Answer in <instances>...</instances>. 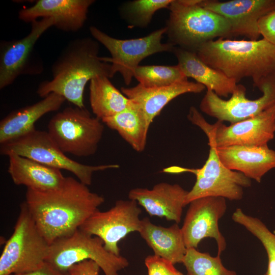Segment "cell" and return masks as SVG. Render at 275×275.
Returning <instances> with one entry per match:
<instances>
[{
    "label": "cell",
    "mask_w": 275,
    "mask_h": 275,
    "mask_svg": "<svg viewBox=\"0 0 275 275\" xmlns=\"http://www.w3.org/2000/svg\"><path fill=\"white\" fill-rule=\"evenodd\" d=\"M24 202L39 230L50 245L79 229L98 210L104 198L78 180L65 177L57 189L27 188Z\"/></svg>",
    "instance_id": "cell-1"
},
{
    "label": "cell",
    "mask_w": 275,
    "mask_h": 275,
    "mask_svg": "<svg viewBox=\"0 0 275 275\" xmlns=\"http://www.w3.org/2000/svg\"><path fill=\"white\" fill-rule=\"evenodd\" d=\"M98 42L89 37L74 39L64 48L51 66L52 79L41 82L37 93L44 98L54 93L75 106L85 108L86 84L98 76L113 77L112 64L98 56Z\"/></svg>",
    "instance_id": "cell-2"
},
{
    "label": "cell",
    "mask_w": 275,
    "mask_h": 275,
    "mask_svg": "<svg viewBox=\"0 0 275 275\" xmlns=\"http://www.w3.org/2000/svg\"><path fill=\"white\" fill-rule=\"evenodd\" d=\"M196 52L206 64L237 83L250 77L257 87L263 79L275 76V45L264 38H220L203 44Z\"/></svg>",
    "instance_id": "cell-3"
},
{
    "label": "cell",
    "mask_w": 275,
    "mask_h": 275,
    "mask_svg": "<svg viewBox=\"0 0 275 275\" xmlns=\"http://www.w3.org/2000/svg\"><path fill=\"white\" fill-rule=\"evenodd\" d=\"M201 0H173L167 33L174 46L196 52L203 44L215 38L231 36L228 21L201 4Z\"/></svg>",
    "instance_id": "cell-4"
},
{
    "label": "cell",
    "mask_w": 275,
    "mask_h": 275,
    "mask_svg": "<svg viewBox=\"0 0 275 275\" xmlns=\"http://www.w3.org/2000/svg\"><path fill=\"white\" fill-rule=\"evenodd\" d=\"M0 257V275L35 270L46 262L50 245L39 230L23 202Z\"/></svg>",
    "instance_id": "cell-5"
},
{
    "label": "cell",
    "mask_w": 275,
    "mask_h": 275,
    "mask_svg": "<svg viewBox=\"0 0 275 275\" xmlns=\"http://www.w3.org/2000/svg\"><path fill=\"white\" fill-rule=\"evenodd\" d=\"M101 121L86 108L67 107L51 118L47 132L65 154L88 157L96 152L102 138Z\"/></svg>",
    "instance_id": "cell-6"
},
{
    "label": "cell",
    "mask_w": 275,
    "mask_h": 275,
    "mask_svg": "<svg viewBox=\"0 0 275 275\" xmlns=\"http://www.w3.org/2000/svg\"><path fill=\"white\" fill-rule=\"evenodd\" d=\"M12 152L35 160L46 166L73 174L81 183L90 185L93 174L98 171L117 169V164L97 166L80 163L68 157L58 146L47 131L36 130L1 145L0 153Z\"/></svg>",
    "instance_id": "cell-7"
},
{
    "label": "cell",
    "mask_w": 275,
    "mask_h": 275,
    "mask_svg": "<svg viewBox=\"0 0 275 275\" xmlns=\"http://www.w3.org/2000/svg\"><path fill=\"white\" fill-rule=\"evenodd\" d=\"M88 260L96 262L105 275H119L129 265L128 260L107 251L103 240L80 229L73 234L50 244L46 262L58 271L67 274L73 265Z\"/></svg>",
    "instance_id": "cell-8"
},
{
    "label": "cell",
    "mask_w": 275,
    "mask_h": 275,
    "mask_svg": "<svg viewBox=\"0 0 275 275\" xmlns=\"http://www.w3.org/2000/svg\"><path fill=\"white\" fill-rule=\"evenodd\" d=\"M89 30L93 38L109 52L111 57L103 59L112 64L113 76L120 73L126 85L130 84L136 68L143 59L156 53L173 51L175 48L170 42H161L166 26L142 38L125 40L112 37L94 26Z\"/></svg>",
    "instance_id": "cell-9"
},
{
    "label": "cell",
    "mask_w": 275,
    "mask_h": 275,
    "mask_svg": "<svg viewBox=\"0 0 275 275\" xmlns=\"http://www.w3.org/2000/svg\"><path fill=\"white\" fill-rule=\"evenodd\" d=\"M52 18H43L31 23L30 33L24 37L0 43V89L11 85L21 75H38L43 71V63L35 51V45L50 28Z\"/></svg>",
    "instance_id": "cell-10"
},
{
    "label": "cell",
    "mask_w": 275,
    "mask_h": 275,
    "mask_svg": "<svg viewBox=\"0 0 275 275\" xmlns=\"http://www.w3.org/2000/svg\"><path fill=\"white\" fill-rule=\"evenodd\" d=\"M191 122L212 136L216 147L233 145H267L275 133V105L259 114L226 126L217 121L208 123L199 113L195 114Z\"/></svg>",
    "instance_id": "cell-11"
},
{
    "label": "cell",
    "mask_w": 275,
    "mask_h": 275,
    "mask_svg": "<svg viewBox=\"0 0 275 275\" xmlns=\"http://www.w3.org/2000/svg\"><path fill=\"white\" fill-rule=\"evenodd\" d=\"M256 87L262 95L256 99L246 97L245 87L237 84L228 100H224L210 90L202 99L200 108L217 121L235 123L255 116L275 105V76L263 79Z\"/></svg>",
    "instance_id": "cell-12"
},
{
    "label": "cell",
    "mask_w": 275,
    "mask_h": 275,
    "mask_svg": "<svg viewBox=\"0 0 275 275\" xmlns=\"http://www.w3.org/2000/svg\"><path fill=\"white\" fill-rule=\"evenodd\" d=\"M138 204L130 199L118 200L109 210L95 211L79 229L101 238L109 252L121 255L118 242L130 233L139 232L140 228L142 211Z\"/></svg>",
    "instance_id": "cell-13"
},
{
    "label": "cell",
    "mask_w": 275,
    "mask_h": 275,
    "mask_svg": "<svg viewBox=\"0 0 275 275\" xmlns=\"http://www.w3.org/2000/svg\"><path fill=\"white\" fill-rule=\"evenodd\" d=\"M181 228L187 249H197L205 238L215 239L217 255L226 248L225 238L218 227V221L226 212V199L219 197L199 198L191 201Z\"/></svg>",
    "instance_id": "cell-14"
},
{
    "label": "cell",
    "mask_w": 275,
    "mask_h": 275,
    "mask_svg": "<svg viewBox=\"0 0 275 275\" xmlns=\"http://www.w3.org/2000/svg\"><path fill=\"white\" fill-rule=\"evenodd\" d=\"M201 4L228 21L231 36H243L250 40L259 39L260 19L275 11V0H201Z\"/></svg>",
    "instance_id": "cell-15"
},
{
    "label": "cell",
    "mask_w": 275,
    "mask_h": 275,
    "mask_svg": "<svg viewBox=\"0 0 275 275\" xmlns=\"http://www.w3.org/2000/svg\"><path fill=\"white\" fill-rule=\"evenodd\" d=\"M93 0H38L29 8L21 9L18 18L26 23L39 18H52L54 26L66 32L81 29L87 19L89 9Z\"/></svg>",
    "instance_id": "cell-16"
},
{
    "label": "cell",
    "mask_w": 275,
    "mask_h": 275,
    "mask_svg": "<svg viewBox=\"0 0 275 275\" xmlns=\"http://www.w3.org/2000/svg\"><path fill=\"white\" fill-rule=\"evenodd\" d=\"M188 192L178 184L160 182L151 189H132L128 197L142 206L151 216L164 217L178 224Z\"/></svg>",
    "instance_id": "cell-17"
},
{
    "label": "cell",
    "mask_w": 275,
    "mask_h": 275,
    "mask_svg": "<svg viewBox=\"0 0 275 275\" xmlns=\"http://www.w3.org/2000/svg\"><path fill=\"white\" fill-rule=\"evenodd\" d=\"M216 152L226 168L240 172L258 183L265 174L275 168V151L268 145L219 147Z\"/></svg>",
    "instance_id": "cell-18"
},
{
    "label": "cell",
    "mask_w": 275,
    "mask_h": 275,
    "mask_svg": "<svg viewBox=\"0 0 275 275\" xmlns=\"http://www.w3.org/2000/svg\"><path fill=\"white\" fill-rule=\"evenodd\" d=\"M205 89L202 84L185 80L158 88H147L138 84L131 88L122 87L121 91L138 105L151 125L154 118L173 99L185 93H199Z\"/></svg>",
    "instance_id": "cell-19"
},
{
    "label": "cell",
    "mask_w": 275,
    "mask_h": 275,
    "mask_svg": "<svg viewBox=\"0 0 275 275\" xmlns=\"http://www.w3.org/2000/svg\"><path fill=\"white\" fill-rule=\"evenodd\" d=\"M66 99L51 93L32 105L15 110L0 122L1 145L35 129V123L43 116L60 109Z\"/></svg>",
    "instance_id": "cell-20"
},
{
    "label": "cell",
    "mask_w": 275,
    "mask_h": 275,
    "mask_svg": "<svg viewBox=\"0 0 275 275\" xmlns=\"http://www.w3.org/2000/svg\"><path fill=\"white\" fill-rule=\"evenodd\" d=\"M7 156L8 172L16 185L45 191L60 187L65 180V177L60 170L12 152Z\"/></svg>",
    "instance_id": "cell-21"
},
{
    "label": "cell",
    "mask_w": 275,
    "mask_h": 275,
    "mask_svg": "<svg viewBox=\"0 0 275 275\" xmlns=\"http://www.w3.org/2000/svg\"><path fill=\"white\" fill-rule=\"evenodd\" d=\"M173 52L177 59V65L187 78H194L220 97L226 98L232 94L237 82L206 64L196 52L175 47Z\"/></svg>",
    "instance_id": "cell-22"
},
{
    "label": "cell",
    "mask_w": 275,
    "mask_h": 275,
    "mask_svg": "<svg viewBox=\"0 0 275 275\" xmlns=\"http://www.w3.org/2000/svg\"><path fill=\"white\" fill-rule=\"evenodd\" d=\"M138 232L153 250L154 255L174 265L182 263L187 249L178 224L164 227L157 226L145 217L141 219Z\"/></svg>",
    "instance_id": "cell-23"
},
{
    "label": "cell",
    "mask_w": 275,
    "mask_h": 275,
    "mask_svg": "<svg viewBox=\"0 0 275 275\" xmlns=\"http://www.w3.org/2000/svg\"><path fill=\"white\" fill-rule=\"evenodd\" d=\"M90 103L93 113L101 120L135 104L105 76H96L90 81Z\"/></svg>",
    "instance_id": "cell-24"
},
{
    "label": "cell",
    "mask_w": 275,
    "mask_h": 275,
    "mask_svg": "<svg viewBox=\"0 0 275 275\" xmlns=\"http://www.w3.org/2000/svg\"><path fill=\"white\" fill-rule=\"evenodd\" d=\"M101 121L116 131L133 149L138 152L144 150L150 124L136 104Z\"/></svg>",
    "instance_id": "cell-25"
},
{
    "label": "cell",
    "mask_w": 275,
    "mask_h": 275,
    "mask_svg": "<svg viewBox=\"0 0 275 275\" xmlns=\"http://www.w3.org/2000/svg\"><path fill=\"white\" fill-rule=\"evenodd\" d=\"M210 147L208 159L203 167L199 169H189L178 166H172L165 168L163 172L171 174H180L188 172L194 174L196 177H217L232 181L242 187H249L252 185L251 179L242 173L231 170L226 168L219 159L216 147L212 135L208 132H205Z\"/></svg>",
    "instance_id": "cell-26"
},
{
    "label": "cell",
    "mask_w": 275,
    "mask_h": 275,
    "mask_svg": "<svg viewBox=\"0 0 275 275\" xmlns=\"http://www.w3.org/2000/svg\"><path fill=\"white\" fill-rule=\"evenodd\" d=\"M243 195V187L232 181L221 177L198 176L186 197L185 205L202 197H219L230 200H240Z\"/></svg>",
    "instance_id": "cell-27"
},
{
    "label": "cell",
    "mask_w": 275,
    "mask_h": 275,
    "mask_svg": "<svg viewBox=\"0 0 275 275\" xmlns=\"http://www.w3.org/2000/svg\"><path fill=\"white\" fill-rule=\"evenodd\" d=\"M232 219L242 225L257 238L264 246L267 255V270L263 275H275V234L257 217L246 214L241 208L233 213Z\"/></svg>",
    "instance_id": "cell-28"
},
{
    "label": "cell",
    "mask_w": 275,
    "mask_h": 275,
    "mask_svg": "<svg viewBox=\"0 0 275 275\" xmlns=\"http://www.w3.org/2000/svg\"><path fill=\"white\" fill-rule=\"evenodd\" d=\"M134 77L140 85L147 88L169 86L187 80L180 67L175 66H138Z\"/></svg>",
    "instance_id": "cell-29"
},
{
    "label": "cell",
    "mask_w": 275,
    "mask_h": 275,
    "mask_svg": "<svg viewBox=\"0 0 275 275\" xmlns=\"http://www.w3.org/2000/svg\"><path fill=\"white\" fill-rule=\"evenodd\" d=\"M187 275H237L235 271L227 269L220 256H211L197 249H187L182 261Z\"/></svg>",
    "instance_id": "cell-30"
},
{
    "label": "cell",
    "mask_w": 275,
    "mask_h": 275,
    "mask_svg": "<svg viewBox=\"0 0 275 275\" xmlns=\"http://www.w3.org/2000/svg\"><path fill=\"white\" fill-rule=\"evenodd\" d=\"M173 0H135L127 3L123 11L133 25L146 26L157 10L168 8Z\"/></svg>",
    "instance_id": "cell-31"
},
{
    "label": "cell",
    "mask_w": 275,
    "mask_h": 275,
    "mask_svg": "<svg viewBox=\"0 0 275 275\" xmlns=\"http://www.w3.org/2000/svg\"><path fill=\"white\" fill-rule=\"evenodd\" d=\"M145 264L148 275H184L172 262L154 255L148 256L145 259Z\"/></svg>",
    "instance_id": "cell-32"
},
{
    "label": "cell",
    "mask_w": 275,
    "mask_h": 275,
    "mask_svg": "<svg viewBox=\"0 0 275 275\" xmlns=\"http://www.w3.org/2000/svg\"><path fill=\"white\" fill-rule=\"evenodd\" d=\"M260 35L275 45V11L262 17L259 21Z\"/></svg>",
    "instance_id": "cell-33"
},
{
    "label": "cell",
    "mask_w": 275,
    "mask_h": 275,
    "mask_svg": "<svg viewBox=\"0 0 275 275\" xmlns=\"http://www.w3.org/2000/svg\"><path fill=\"white\" fill-rule=\"evenodd\" d=\"M99 265L91 260H85L72 266L68 270L69 275H99Z\"/></svg>",
    "instance_id": "cell-34"
},
{
    "label": "cell",
    "mask_w": 275,
    "mask_h": 275,
    "mask_svg": "<svg viewBox=\"0 0 275 275\" xmlns=\"http://www.w3.org/2000/svg\"><path fill=\"white\" fill-rule=\"evenodd\" d=\"M11 275H67V274L58 271L49 263L46 262L43 266L35 270Z\"/></svg>",
    "instance_id": "cell-35"
},
{
    "label": "cell",
    "mask_w": 275,
    "mask_h": 275,
    "mask_svg": "<svg viewBox=\"0 0 275 275\" xmlns=\"http://www.w3.org/2000/svg\"><path fill=\"white\" fill-rule=\"evenodd\" d=\"M67 275H69V274H67Z\"/></svg>",
    "instance_id": "cell-36"
}]
</instances>
